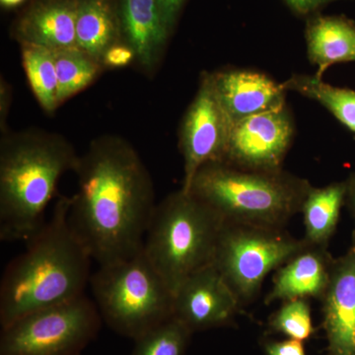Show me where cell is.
Wrapping results in <instances>:
<instances>
[{"label":"cell","mask_w":355,"mask_h":355,"mask_svg":"<svg viewBox=\"0 0 355 355\" xmlns=\"http://www.w3.org/2000/svg\"><path fill=\"white\" fill-rule=\"evenodd\" d=\"M74 172L78 190L69 221L92 260L104 266L139 254L157 205L139 153L121 137H102L79 156Z\"/></svg>","instance_id":"obj_1"},{"label":"cell","mask_w":355,"mask_h":355,"mask_svg":"<svg viewBox=\"0 0 355 355\" xmlns=\"http://www.w3.org/2000/svg\"><path fill=\"white\" fill-rule=\"evenodd\" d=\"M70 198H58L53 214L7 265L0 282V324L84 295L92 258L69 221Z\"/></svg>","instance_id":"obj_2"},{"label":"cell","mask_w":355,"mask_h":355,"mask_svg":"<svg viewBox=\"0 0 355 355\" xmlns=\"http://www.w3.org/2000/svg\"><path fill=\"white\" fill-rule=\"evenodd\" d=\"M79 156L58 135H6L0 146V240L27 241L44 223V212L65 172Z\"/></svg>","instance_id":"obj_3"},{"label":"cell","mask_w":355,"mask_h":355,"mask_svg":"<svg viewBox=\"0 0 355 355\" xmlns=\"http://www.w3.org/2000/svg\"><path fill=\"white\" fill-rule=\"evenodd\" d=\"M311 184L284 171H254L226 162L205 164L193 177L191 193L224 223L286 227L300 214Z\"/></svg>","instance_id":"obj_4"},{"label":"cell","mask_w":355,"mask_h":355,"mask_svg":"<svg viewBox=\"0 0 355 355\" xmlns=\"http://www.w3.org/2000/svg\"><path fill=\"white\" fill-rule=\"evenodd\" d=\"M223 223L205 203L183 190L156 205L144 253L173 293L193 273L212 263Z\"/></svg>","instance_id":"obj_5"},{"label":"cell","mask_w":355,"mask_h":355,"mask_svg":"<svg viewBox=\"0 0 355 355\" xmlns=\"http://www.w3.org/2000/svg\"><path fill=\"white\" fill-rule=\"evenodd\" d=\"M95 304L116 333L137 340L174 314V293L144 250L91 275Z\"/></svg>","instance_id":"obj_6"},{"label":"cell","mask_w":355,"mask_h":355,"mask_svg":"<svg viewBox=\"0 0 355 355\" xmlns=\"http://www.w3.org/2000/svg\"><path fill=\"white\" fill-rule=\"evenodd\" d=\"M305 246L284 228L223 223L212 265L243 307L256 299L268 273Z\"/></svg>","instance_id":"obj_7"},{"label":"cell","mask_w":355,"mask_h":355,"mask_svg":"<svg viewBox=\"0 0 355 355\" xmlns=\"http://www.w3.org/2000/svg\"><path fill=\"white\" fill-rule=\"evenodd\" d=\"M100 323L97 306L84 294L2 328L0 355H78L97 335Z\"/></svg>","instance_id":"obj_8"},{"label":"cell","mask_w":355,"mask_h":355,"mask_svg":"<svg viewBox=\"0 0 355 355\" xmlns=\"http://www.w3.org/2000/svg\"><path fill=\"white\" fill-rule=\"evenodd\" d=\"M232 125L217 97L211 73L203 74L180 130V149L184 158L181 190H189L202 166L223 162Z\"/></svg>","instance_id":"obj_9"},{"label":"cell","mask_w":355,"mask_h":355,"mask_svg":"<svg viewBox=\"0 0 355 355\" xmlns=\"http://www.w3.org/2000/svg\"><path fill=\"white\" fill-rule=\"evenodd\" d=\"M294 137L286 104L233 123L223 162L254 171H279Z\"/></svg>","instance_id":"obj_10"},{"label":"cell","mask_w":355,"mask_h":355,"mask_svg":"<svg viewBox=\"0 0 355 355\" xmlns=\"http://www.w3.org/2000/svg\"><path fill=\"white\" fill-rule=\"evenodd\" d=\"M242 306L225 280L210 265L184 280L174 294V314L191 331L227 326Z\"/></svg>","instance_id":"obj_11"},{"label":"cell","mask_w":355,"mask_h":355,"mask_svg":"<svg viewBox=\"0 0 355 355\" xmlns=\"http://www.w3.org/2000/svg\"><path fill=\"white\" fill-rule=\"evenodd\" d=\"M321 301L327 355H355V232L349 250L334 259Z\"/></svg>","instance_id":"obj_12"},{"label":"cell","mask_w":355,"mask_h":355,"mask_svg":"<svg viewBox=\"0 0 355 355\" xmlns=\"http://www.w3.org/2000/svg\"><path fill=\"white\" fill-rule=\"evenodd\" d=\"M211 76L219 102L232 123L286 104L282 84L261 72L227 69Z\"/></svg>","instance_id":"obj_13"},{"label":"cell","mask_w":355,"mask_h":355,"mask_svg":"<svg viewBox=\"0 0 355 355\" xmlns=\"http://www.w3.org/2000/svg\"><path fill=\"white\" fill-rule=\"evenodd\" d=\"M333 261L328 248L306 243L301 251L277 268L266 304L300 298L321 300L330 280Z\"/></svg>","instance_id":"obj_14"},{"label":"cell","mask_w":355,"mask_h":355,"mask_svg":"<svg viewBox=\"0 0 355 355\" xmlns=\"http://www.w3.org/2000/svg\"><path fill=\"white\" fill-rule=\"evenodd\" d=\"M77 0H50L33 7L18 25L21 44L51 50L76 46Z\"/></svg>","instance_id":"obj_15"},{"label":"cell","mask_w":355,"mask_h":355,"mask_svg":"<svg viewBox=\"0 0 355 355\" xmlns=\"http://www.w3.org/2000/svg\"><path fill=\"white\" fill-rule=\"evenodd\" d=\"M121 9L128 46L144 69H153L170 34L157 0H121Z\"/></svg>","instance_id":"obj_16"},{"label":"cell","mask_w":355,"mask_h":355,"mask_svg":"<svg viewBox=\"0 0 355 355\" xmlns=\"http://www.w3.org/2000/svg\"><path fill=\"white\" fill-rule=\"evenodd\" d=\"M308 58L322 78L331 65L355 60V24L343 16H315L306 26Z\"/></svg>","instance_id":"obj_17"},{"label":"cell","mask_w":355,"mask_h":355,"mask_svg":"<svg viewBox=\"0 0 355 355\" xmlns=\"http://www.w3.org/2000/svg\"><path fill=\"white\" fill-rule=\"evenodd\" d=\"M345 198V181L336 182L323 188H311L300 212L304 224L303 240L308 245L329 247L338 227Z\"/></svg>","instance_id":"obj_18"},{"label":"cell","mask_w":355,"mask_h":355,"mask_svg":"<svg viewBox=\"0 0 355 355\" xmlns=\"http://www.w3.org/2000/svg\"><path fill=\"white\" fill-rule=\"evenodd\" d=\"M76 46L102 64L109 48L118 43V28L108 0H77Z\"/></svg>","instance_id":"obj_19"},{"label":"cell","mask_w":355,"mask_h":355,"mask_svg":"<svg viewBox=\"0 0 355 355\" xmlns=\"http://www.w3.org/2000/svg\"><path fill=\"white\" fill-rule=\"evenodd\" d=\"M284 90L319 103L345 128L355 133V91L336 87L308 74H293L282 84Z\"/></svg>","instance_id":"obj_20"},{"label":"cell","mask_w":355,"mask_h":355,"mask_svg":"<svg viewBox=\"0 0 355 355\" xmlns=\"http://www.w3.org/2000/svg\"><path fill=\"white\" fill-rule=\"evenodd\" d=\"M26 76L35 97L46 113L58 108V76L53 51L35 44H21Z\"/></svg>","instance_id":"obj_21"},{"label":"cell","mask_w":355,"mask_h":355,"mask_svg":"<svg viewBox=\"0 0 355 355\" xmlns=\"http://www.w3.org/2000/svg\"><path fill=\"white\" fill-rule=\"evenodd\" d=\"M58 76V104H62L92 83L101 64L77 46L53 50Z\"/></svg>","instance_id":"obj_22"},{"label":"cell","mask_w":355,"mask_h":355,"mask_svg":"<svg viewBox=\"0 0 355 355\" xmlns=\"http://www.w3.org/2000/svg\"><path fill=\"white\" fill-rule=\"evenodd\" d=\"M191 331L175 317L135 340L132 355H184Z\"/></svg>","instance_id":"obj_23"},{"label":"cell","mask_w":355,"mask_h":355,"mask_svg":"<svg viewBox=\"0 0 355 355\" xmlns=\"http://www.w3.org/2000/svg\"><path fill=\"white\" fill-rule=\"evenodd\" d=\"M270 328L291 340L304 342L314 334L308 299H293L284 304L270 317Z\"/></svg>","instance_id":"obj_24"},{"label":"cell","mask_w":355,"mask_h":355,"mask_svg":"<svg viewBox=\"0 0 355 355\" xmlns=\"http://www.w3.org/2000/svg\"><path fill=\"white\" fill-rule=\"evenodd\" d=\"M135 58V53L130 46L114 44L109 48L103 57L102 64L110 67H125Z\"/></svg>","instance_id":"obj_25"},{"label":"cell","mask_w":355,"mask_h":355,"mask_svg":"<svg viewBox=\"0 0 355 355\" xmlns=\"http://www.w3.org/2000/svg\"><path fill=\"white\" fill-rule=\"evenodd\" d=\"M265 350L266 355H306L303 342L291 338L282 342L266 343Z\"/></svg>","instance_id":"obj_26"},{"label":"cell","mask_w":355,"mask_h":355,"mask_svg":"<svg viewBox=\"0 0 355 355\" xmlns=\"http://www.w3.org/2000/svg\"><path fill=\"white\" fill-rule=\"evenodd\" d=\"M186 0H157L159 8L168 29L171 32Z\"/></svg>","instance_id":"obj_27"},{"label":"cell","mask_w":355,"mask_h":355,"mask_svg":"<svg viewBox=\"0 0 355 355\" xmlns=\"http://www.w3.org/2000/svg\"><path fill=\"white\" fill-rule=\"evenodd\" d=\"M333 0H284L287 6L298 15H309Z\"/></svg>","instance_id":"obj_28"},{"label":"cell","mask_w":355,"mask_h":355,"mask_svg":"<svg viewBox=\"0 0 355 355\" xmlns=\"http://www.w3.org/2000/svg\"><path fill=\"white\" fill-rule=\"evenodd\" d=\"M345 183H347L345 203L349 205L350 211L355 217V172L350 175L349 179L345 180Z\"/></svg>","instance_id":"obj_29"},{"label":"cell","mask_w":355,"mask_h":355,"mask_svg":"<svg viewBox=\"0 0 355 355\" xmlns=\"http://www.w3.org/2000/svg\"><path fill=\"white\" fill-rule=\"evenodd\" d=\"M24 0H0L1 6L4 7H15L22 3Z\"/></svg>","instance_id":"obj_30"}]
</instances>
